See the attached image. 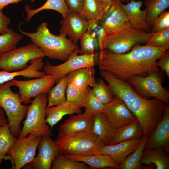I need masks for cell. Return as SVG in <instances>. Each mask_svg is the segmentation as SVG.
Instances as JSON below:
<instances>
[{
  "mask_svg": "<svg viewBox=\"0 0 169 169\" xmlns=\"http://www.w3.org/2000/svg\"><path fill=\"white\" fill-rule=\"evenodd\" d=\"M45 56L37 45L30 43L0 53V69L10 72L23 70L28 66V62Z\"/></svg>",
  "mask_w": 169,
  "mask_h": 169,
  "instance_id": "8",
  "label": "cell"
},
{
  "mask_svg": "<svg viewBox=\"0 0 169 169\" xmlns=\"http://www.w3.org/2000/svg\"><path fill=\"white\" fill-rule=\"evenodd\" d=\"M17 139L11 134L7 123L0 127V156L7 155Z\"/></svg>",
  "mask_w": 169,
  "mask_h": 169,
  "instance_id": "34",
  "label": "cell"
},
{
  "mask_svg": "<svg viewBox=\"0 0 169 169\" xmlns=\"http://www.w3.org/2000/svg\"><path fill=\"white\" fill-rule=\"evenodd\" d=\"M5 112L0 106V127L7 123L8 120L6 118Z\"/></svg>",
  "mask_w": 169,
  "mask_h": 169,
  "instance_id": "46",
  "label": "cell"
},
{
  "mask_svg": "<svg viewBox=\"0 0 169 169\" xmlns=\"http://www.w3.org/2000/svg\"><path fill=\"white\" fill-rule=\"evenodd\" d=\"M105 12L100 0H84L81 10L79 14L87 21L100 20Z\"/></svg>",
  "mask_w": 169,
  "mask_h": 169,
  "instance_id": "28",
  "label": "cell"
},
{
  "mask_svg": "<svg viewBox=\"0 0 169 169\" xmlns=\"http://www.w3.org/2000/svg\"><path fill=\"white\" fill-rule=\"evenodd\" d=\"M161 147L144 149L140 161L142 164H153L156 169H169V157Z\"/></svg>",
  "mask_w": 169,
  "mask_h": 169,
  "instance_id": "25",
  "label": "cell"
},
{
  "mask_svg": "<svg viewBox=\"0 0 169 169\" xmlns=\"http://www.w3.org/2000/svg\"><path fill=\"white\" fill-rule=\"evenodd\" d=\"M70 115L69 118L60 125L59 130L72 133L92 131L93 115L84 112Z\"/></svg>",
  "mask_w": 169,
  "mask_h": 169,
  "instance_id": "19",
  "label": "cell"
},
{
  "mask_svg": "<svg viewBox=\"0 0 169 169\" xmlns=\"http://www.w3.org/2000/svg\"><path fill=\"white\" fill-rule=\"evenodd\" d=\"M79 40L80 47L79 53L80 54H95V52L99 48L97 39L92 35L88 29L82 35Z\"/></svg>",
  "mask_w": 169,
  "mask_h": 169,
  "instance_id": "35",
  "label": "cell"
},
{
  "mask_svg": "<svg viewBox=\"0 0 169 169\" xmlns=\"http://www.w3.org/2000/svg\"><path fill=\"white\" fill-rule=\"evenodd\" d=\"M151 33L126 27L106 33L103 41L101 50L106 49L117 54L127 53L137 45L146 43Z\"/></svg>",
  "mask_w": 169,
  "mask_h": 169,
  "instance_id": "5",
  "label": "cell"
},
{
  "mask_svg": "<svg viewBox=\"0 0 169 169\" xmlns=\"http://www.w3.org/2000/svg\"><path fill=\"white\" fill-rule=\"evenodd\" d=\"M148 137L144 135L143 136L136 149L120 164V169H148L146 165H143L140 163Z\"/></svg>",
  "mask_w": 169,
  "mask_h": 169,
  "instance_id": "27",
  "label": "cell"
},
{
  "mask_svg": "<svg viewBox=\"0 0 169 169\" xmlns=\"http://www.w3.org/2000/svg\"><path fill=\"white\" fill-rule=\"evenodd\" d=\"M160 59L157 61V65L161 69L164 71L169 79V51H165L160 58Z\"/></svg>",
  "mask_w": 169,
  "mask_h": 169,
  "instance_id": "43",
  "label": "cell"
},
{
  "mask_svg": "<svg viewBox=\"0 0 169 169\" xmlns=\"http://www.w3.org/2000/svg\"><path fill=\"white\" fill-rule=\"evenodd\" d=\"M104 105L96 97L93 92L92 89L90 88L86 100L84 113L87 114L93 115L96 112H101Z\"/></svg>",
  "mask_w": 169,
  "mask_h": 169,
  "instance_id": "38",
  "label": "cell"
},
{
  "mask_svg": "<svg viewBox=\"0 0 169 169\" xmlns=\"http://www.w3.org/2000/svg\"><path fill=\"white\" fill-rule=\"evenodd\" d=\"M113 1L125 12L131 27L151 33V28L146 22V11L141 9L143 4L142 1L131 0L125 5L120 0Z\"/></svg>",
  "mask_w": 169,
  "mask_h": 169,
  "instance_id": "15",
  "label": "cell"
},
{
  "mask_svg": "<svg viewBox=\"0 0 169 169\" xmlns=\"http://www.w3.org/2000/svg\"><path fill=\"white\" fill-rule=\"evenodd\" d=\"M169 48L139 45L122 54L103 49L97 59L98 67L124 81L135 75L146 76L149 72L159 71L157 60Z\"/></svg>",
  "mask_w": 169,
  "mask_h": 169,
  "instance_id": "1",
  "label": "cell"
},
{
  "mask_svg": "<svg viewBox=\"0 0 169 169\" xmlns=\"http://www.w3.org/2000/svg\"><path fill=\"white\" fill-rule=\"evenodd\" d=\"M56 80L54 76L46 75L34 79L19 80L14 79L10 81L11 86L18 88L21 102L27 104L32 102V98L42 93L47 94Z\"/></svg>",
  "mask_w": 169,
  "mask_h": 169,
  "instance_id": "11",
  "label": "cell"
},
{
  "mask_svg": "<svg viewBox=\"0 0 169 169\" xmlns=\"http://www.w3.org/2000/svg\"><path fill=\"white\" fill-rule=\"evenodd\" d=\"M101 112L106 116L115 128L128 124L136 119L125 103L115 96L110 101L104 105Z\"/></svg>",
  "mask_w": 169,
  "mask_h": 169,
  "instance_id": "13",
  "label": "cell"
},
{
  "mask_svg": "<svg viewBox=\"0 0 169 169\" xmlns=\"http://www.w3.org/2000/svg\"><path fill=\"white\" fill-rule=\"evenodd\" d=\"M92 87V90L95 96L104 105L109 102L115 96L109 85L102 79L96 82Z\"/></svg>",
  "mask_w": 169,
  "mask_h": 169,
  "instance_id": "36",
  "label": "cell"
},
{
  "mask_svg": "<svg viewBox=\"0 0 169 169\" xmlns=\"http://www.w3.org/2000/svg\"><path fill=\"white\" fill-rule=\"evenodd\" d=\"M159 71L149 72L147 75H136L126 80L133 89L140 96L146 99L154 97L166 104L169 102V92L162 84Z\"/></svg>",
  "mask_w": 169,
  "mask_h": 169,
  "instance_id": "9",
  "label": "cell"
},
{
  "mask_svg": "<svg viewBox=\"0 0 169 169\" xmlns=\"http://www.w3.org/2000/svg\"><path fill=\"white\" fill-rule=\"evenodd\" d=\"M141 139H131L112 145H104L94 154L108 155L120 165L136 149Z\"/></svg>",
  "mask_w": 169,
  "mask_h": 169,
  "instance_id": "18",
  "label": "cell"
},
{
  "mask_svg": "<svg viewBox=\"0 0 169 169\" xmlns=\"http://www.w3.org/2000/svg\"><path fill=\"white\" fill-rule=\"evenodd\" d=\"M105 13L107 11L112 3V0H100Z\"/></svg>",
  "mask_w": 169,
  "mask_h": 169,
  "instance_id": "47",
  "label": "cell"
},
{
  "mask_svg": "<svg viewBox=\"0 0 169 169\" xmlns=\"http://www.w3.org/2000/svg\"><path fill=\"white\" fill-rule=\"evenodd\" d=\"M151 33L146 45L156 47H169V28Z\"/></svg>",
  "mask_w": 169,
  "mask_h": 169,
  "instance_id": "37",
  "label": "cell"
},
{
  "mask_svg": "<svg viewBox=\"0 0 169 169\" xmlns=\"http://www.w3.org/2000/svg\"><path fill=\"white\" fill-rule=\"evenodd\" d=\"M82 112L81 108L66 101L56 106L46 108L45 122L52 129L64 116L67 115L80 114Z\"/></svg>",
  "mask_w": 169,
  "mask_h": 169,
  "instance_id": "21",
  "label": "cell"
},
{
  "mask_svg": "<svg viewBox=\"0 0 169 169\" xmlns=\"http://www.w3.org/2000/svg\"><path fill=\"white\" fill-rule=\"evenodd\" d=\"M115 96L120 98L134 114L141 125L144 135L148 137L163 117L166 104L155 98L146 99L139 95L126 81L108 72L100 70Z\"/></svg>",
  "mask_w": 169,
  "mask_h": 169,
  "instance_id": "2",
  "label": "cell"
},
{
  "mask_svg": "<svg viewBox=\"0 0 169 169\" xmlns=\"http://www.w3.org/2000/svg\"><path fill=\"white\" fill-rule=\"evenodd\" d=\"M162 147L169 153V107L166 104L162 118L154 131L148 137L145 149Z\"/></svg>",
  "mask_w": 169,
  "mask_h": 169,
  "instance_id": "14",
  "label": "cell"
},
{
  "mask_svg": "<svg viewBox=\"0 0 169 169\" xmlns=\"http://www.w3.org/2000/svg\"><path fill=\"white\" fill-rule=\"evenodd\" d=\"M94 66L80 68L66 75L68 83L80 89L93 87L96 82Z\"/></svg>",
  "mask_w": 169,
  "mask_h": 169,
  "instance_id": "23",
  "label": "cell"
},
{
  "mask_svg": "<svg viewBox=\"0 0 169 169\" xmlns=\"http://www.w3.org/2000/svg\"><path fill=\"white\" fill-rule=\"evenodd\" d=\"M131 0H120V1L123 3H128L129 2H130Z\"/></svg>",
  "mask_w": 169,
  "mask_h": 169,
  "instance_id": "49",
  "label": "cell"
},
{
  "mask_svg": "<svg viewBox=\"0 0 169 169\" xmlns=\"http://www.w3.org/2000/svg\"><path fill=\"white\" fill-rule=\"evenodd\" d=\"M24 0H0V10L3 9L5 7L12 4L16 3ZM32 2H34L35 0H29Z\"/></svg>",
  "mask_w": 169,
  "mask_h": 169,
  "instance_id": "45",
  "label": "cell"
},
{
  "mask_svg": "<svg viewBox=\"0 0 169 169\" xmlns=\"http://www.w3.org/2000/svg\"><path fill=\"white\" fill-rule=\"evenodd\" d=\"M94 20L87 21L82 18L79 14L69 13L60 21V34L68 36L72 41L77 45L83 34L87 31Z\"/></svg>",
  "mask_w": 169,
  "mask_h": 169,
  "instance_id": "16",
  "label": "cell"
},
{
  "mask_svg": "<svg viewBox=\"0 0 169 169\" xmlns=\"http://www.w3.org/2000/svg\"><path fill=\"white\" fill-rule=\"evenodd\" d=\"M144 135L143 130L136 119L128 124L115 128L113 137L109 145L131 139L141 138Z\"/></svg>",
  "mask_w": 169,
  "mask_h": 169,
  "instance_id": "24",
  "label": "cell"
},
{
  "mask_svg": "<svg viewBox=\"0 0 169 169\" xmlns=\"http://www.w3.org/2000/svg\"><path fill=\"white\" fill-rule=\"evenodd\" d=\"M38 145V155L29 163L33 169H51L53 161L59 153L54 141L50 136H44Z\"/></svg>",
  "mask_w": 169,
  "mask_h": 169,
  "instance_id": "17",
  "label": "cell"
},
{
  "mask_svg": "<svg viewBox=\"0 0 169 169\" xmlns=\"http://www.w3.org/2000/svg\"><path fill=\"white\" fill-rule=\"evenodd\" d=\"M23 35L15 32L12 29L7 33L0 35V53L17 48V44L22 39Z\"/></svg>",
  "mask_w": 169,
  "mask_h": 169,
  "instance_id": "33",
  "label": "cell"
},
{
  "mask_svg": "<svg viewBox=\"0 0 169 169\" xmlns=\"http://www.w3.org/2000/svg\"><path fill=\"white\" fill-rule=\"evenodd\" d=\"M92 130L101 140L104 146H107L112 138L115 128L106 116L99 112L93 115Z\"/></svg>",
  "mask_w": 169,
  "mask_h": 169,
  "instance_id": "20",
  "label": "cell"
},
{
  "mask_svg": "<svg viewBox=\"0 0 169 169\" xmlns=\"http://www.w3.org/2000/svg\"><path fill=\"white\" fill-rule=\"evenodd\" d=\"M42 136H28L18 137L8 152L11 169H20L35 157L36 151Z\"/></svg>",
  "mask_w": 169,
  "mask_h": 169,
  "instance_id": "10",
  "label": "cell"
},
{
  "mask_svg": "<svg viewBox=\"0 0 169 169\" xmlns=\"http://www.w3.org/2000/svg\"><path fill=\"white\" fill-rule=\"evenodd\" d=\"M69 158L73 160L85 163L92 169L111 168L120 169V165L117 164L107 155L94 154L88 156H79L73 155H64Z\"/></svg>",
  "mask_w": 169,
  "mask_h": 169,
  "instance_id": "22",
  "label": "cell"
},
{
  "mask_svg": "<svg viewBox=\"0 0 169 169\" xmlns=\"http://www.w3.org/2000/svg\"><path fill=\"white\" fill-rule=\"evenodd\" d=\"M90 88L80 89L68 83L66 92L67 101L80 108H84Z\"/></svg>",
  "mask_w": 169,
  "mask_h": 169,
  "instance_id": "31",
  "label": "cell"
},
{
  "mask_svg": "<svg viewBox=\"0 0 169 169\" xmlns=\"http://www.w3.org/2000/svg\"><path fill=\"white\" fill-rule=\"evenodd\" d=\"M31 6L26 4L24 10L27 13L25 18L29 22L31 18L38 13L44 10H52L58 12L62 18H65L69 13V11L65 0H47L45 3L38 8L32 9Z\"/></svg>",
  "mask_w": 169,
  "mask_h": 169,
  "instance_id": "26",
  "label": "cell"
},
{
  "mask_svg": "<svg viewBox=\"0 0 169 169\" xmlns=\"http://www.w3.org/2000/svg\"><path fill=\"white\" fill-rule=\"evenodd\" d=\"M67 84L66 75L57 83L55 86L50 89L47 93V108L56 106L67 101L66 92Z\"/></svg>",
  "mask_w": 169,
  "mask_h": 169,
  "instance_id": "29",
  "label": "cell"
},
{
  "mask_svg": "<svg viewBox=\"0 0 169 169\" xmlns=\"http://www.w3.org/2000/svg\"><path fill=\"white\" fill-rule=\"evenodd\" d=\"M9 160L10 161L11 160L10 156L9 155H7L4 156H0V164H1L3 160Z\"/></svg>",
  "mask_w": 169,
  "mask_h": 169,
  "instance_id": "48",
  "label": "cell"
},
{
  "mask_svg": "<svg viewBox=\"0 0 169 169\" xmlns=\"http://www.w3.org/2000/svg\"><path fill=\"white\" fill-rule=\"evenodd\" d=\"M105 14L131 27L129 23L128 18L125 12L113 0L112 4Z\"/></svg>",
  "mask_w": 169,
  "mask_h": 169,
  "instance_id": "41",
  "label": "cell"
},
{
  "mask_svg": "<svg viewBox=\"0 0 169 169\" xmlns=\"http://www.w3.org/2000/svg\"><path fill=\"white\" fill-rule=\"evenodd\" d=\"M79 49H76L67 60L62 64L54 66L44 65V71L46 75L54 76L57 83L64 76L74 70L84 67L94 66L95 54L79 55Z\"/></svg>",
  "mask_w": 169,
  "mask_h": 169,
  "instance_id": "12",
  "label": "cell"
},
{
  "mask_svg": "<svg viewBox=\"0 0 169 169\" xmlns=\"http://www.w3.org/2000/svg\"><path fill=\"white\" fill-rule=\"evenodd\" d=\"M46 22L42 23L36 31L30 33L19 29L21 34L28 37L33 43L41 49L45 56L49 58L65 61L79 49L66 36L60 34L56 35L49 31Z\"/></svg>",
  "mask_w": 169,
  "mask_h": 169,
  "instance_id": "3",
  "label": "cell"
},
{
  "mask_svg": "<svg viewBox=\"0 0 169 169\" xmlns=\"http://www.w3.org/2000/svg\"><path fill=\"white\" fill-rule=\"evenodd\" d=\"M11 86L10 81L0 84V106L7 117L11 134L17 137L21 130L20 123L26 116L28 106L22 104L19 94L13 92Z\"/></svg>",
  "mask_w": 169,
  "mask_h": 169,
  "instance_id": "6",
  "label": "cell"
},
{
  "mask_svg": "<svg viewBox=\"0 0 169 169\" xmlns=\"http://www.w3.org/2000/svg\"><path fill=\"white\" fill-rule=\"evenodd\" d=\"M69 13L79 14L82 8L84 0H65Z\"/></svg>",
  "mask_w": 169,
  "mask_h": 169,
  "instance_id": "42",
  "label": "cell"
},
{
  "mask_svg": "<svg viewBox=\"0 0 169 169\" xmlns=\"http://www.w3.org/2000/svg\"><path fill=\"white\" fill-rule=\"evenodd\" d=\"M0 10V34L5 33L8 31V26L11 22L10 19Z\"/></svg>",
  "mask_w": 169,
  "mask_h": 169,
  "instance_id": "44",
  "label": "cell"
},
{
  "mask_svg": "<svg viewBox=\"0 0 169 169\" xmlns=\"http://www.w3.org/2000/svg\"><path fill=\"white\" fill-rule=\"evenodd\" d=\"M99 23L106 33L112 32L125 27H130L105 14L99 20Z\"/></svg>",
  "mask_w": 169,
  "mask_h": 169,
  "instance_id": "39",
  "label": "cell"
},
{
  "mask_svg": "<svg viewBox=\"0 0 169 169\" xmlns=\"http://www.w3.org/2000/svg\"><path fill=\"white\" fill-rule=\"evenodd\" d=\"M169 28V11H165L154 20L151 28V33L165 30Z\"/></svg>",
  "mask_w": 169,
  "mask_h": 169,
  "instance_id": "40",
  "label": "cell"
},
{
  "mask_svg": "<svg viewBox=\"0 0 169 169\" xmlns=\"http://www.w3.org/2000/svg\"><path fill=\"white\" fill-rule=\"evenodd\" d=\"M47 101L46 94L42 93L34 97L28 106L26 118L18 137L51 136V129L45 120Z\"/></svg>",
  "mask_w": 169,
  "mask_h": 169,
  "instance_id": "7",
  "label": "cell"
},
{
  "mask_svg": "<svg viewBox=\"0 0 169 169\" xmlns=\"http://www.w3.org/2000/svg\"><path fill=\"white\" fill-rule=\"evenodd\" d=\"M51 169H89L90 168L85 163L68 158L59 152L53 161Z\"/></svg>",
  "mask_w": 169,
  "mask_h": 169,
  "instance_id": "32",
  "label": "cell"
},
{
  "mask_svg": "<svg viewBox=\"0 0 169 169\" xmlns=\"http://www.w3.org/2000/svg\"><path fill=\"white\" fill-rule=\"evenodd\" d=\"M54 141L59 152L64 155H91L104 145L92 131L72 133L59 130Z\"/></svg>",
  "mask_w": 169,
  "mask_h": 169,
  "instance_id": "4",
  "label": "cell"
},
{
  "mask_svg": "<svg viewBox=\"0 0 169 169\" xmlns=\"http://www.w3.org/2000/svg\"><path fill=\"white\" fill-rule=\"evenodd\" d=\"M146 7V22L151 27L155 19L169 7V0H143Z\"/></svg>",
  "mask_w": 169,
  "mask_h": 169,
  "instance_id": "30",
  "label": "cell"
}]
</instances>
